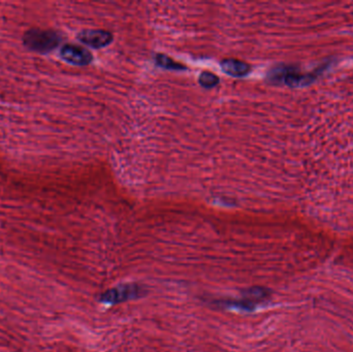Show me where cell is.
Masks as SVG:
<instances>
[{"label":"cell","mask_w":353,"mask_h":352,"mask_svg":"<svg viewBox=\"0 0 353 352\" xmlns=\"http://www.w3.org/2000/svg\"><path fill=\"white\" fill-rule=\"evenodd\" d=\"M23 40L25 46L29 49L46 53L54 50L59 45L60 37L54 31L31 29L26 32Z\"/></svg>","instance_id":"1"},{"label":"cell","mask_w":353,"mask_h":352,"mask_svg":"<svg viewBox=\"0 0 353 352\" xmlns=\"http://www.w3.org/2000/svg\"><path fill=\"white\" fill-rule=\"evenodd\" d=\"M78 38L88 47L100 49L111 44L113 35L111 32L102 29H86L80 32Z\"/></svg>","instance_id":"2"},{"label":"cell","mask_w":353,"mask_h":352,"mask_svg":"<svg viewBox=\"0 0 353 352\" xmlns=\"http://www.w3.org/2000/svg\"><path fill=\"white\" fill-rule=\"evenodd\" d=\"M63 60L73 64V65H87L92 61L91 53L77 45H65L60 52Z\"/></svg>","instance_id":"3"},{"label":"cell","mask_w":353,"mask_h":352,"mask_svg":"<svg viewBox=\"0 0 353 352\" xmlns=\"http://www.w3.org/2000/svg\"><path fill=\"white\" fill-rule=\"evenodd\" d=\"M221 67L224 72L232 77H244L251 70L249 64L238 59H225L221 62Z\"/></svg>","instance_id":"4"},{"label":"cell","mask_w":353,"mask_h":352,"mask_svg":"<svg viewBox=\"0 0 353 352\" xmlns=\"http://www.w3.org/2000/svg\"><path fill=\"white\" fill-rule=\"evenodd\" d=\"M156 63L158 64L159 66L167 68V69H174V70H180V69H184V65L182 64L176 62L175 60H173L172 58H169L165 55L159 54L156 56Z\"/></svg>","instance_id":"5"},{"label":"cell","mask_w":353,"mask_h":352,"mask_svg":"<svg viewBox=\"0 0 353 352\" xmlns=\"http://www.w3.org/2000/svg\"><path fill=\"white\" fill-rule=\"evenodd\" d=\"M219 83V78L213 72L204 71L199 76V84L205 88H213Z\"/></svg>","instance_id":"6"}]
</instances>
